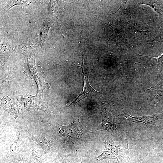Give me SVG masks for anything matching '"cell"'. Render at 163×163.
I'll return each mask as SVG.
<instances>
[{"instance_id":"8992f818","label":"cell","mask_w":163,"mask_h":163,"mask_svg":"<svg viewBox=\"0 0 163 163\" xmlns=\"http://www.w3.org/2000/svg\"><path fill=\"white\" fill-rule=\"evenodd\" d=\"M26 131L29 138L37 142L42 149L45 153L49 151L51 147V145L50 142L45 137L44 133L41 132L38 135L34 136L30 133L27 129Z\"/></svg>"},{"instance_id":"6da1fadb","label":"cell","mask_w":163,"mask_h":163,"mask_svg":"<svg viewBox=\"0 0 163 163\" xmlns=\"http://www.w3.org/2000/svg\"><path fill=\"white\" fill-rule=\"evenodd\" d=\"M105 147L102 153L96 158L99 161L104 159H116L118 163L123 161L129 162V153L127 140L115 142L110 136H107L104 139Z\"/></svg>"},{"instance_id":"e0dca14e","label":"cell","mask_w":163,"mask_h":163,"mask_svg":"<svg viewBox=\"0 0 163 163\" xmlns=\"http://www.w3.org/2000/svg\"></svg>"},{"instance_id":"7a4b0ae2","label":"cell","mask_w":163,"mask_h":163,"mask_svg":"<svg viewBox=\"0 0 163 163\" xmlns=\"http://www.w3.org/2000/svg\"><path fill=\"white\" fill-rule=\"evenodd\" d=\"M59 125L62 139L69 145L79 144L88 138L82 128L79 119L67 126Z\"/></svg>"},{"instance_id":"3957f363","label":"cell","mask_w":163,"mask_h":163,"mask_svg":"<svg viewBox=\"0 0 163 163\" xmlns=\"http://www.w3.org/2000/svg\"><path fill=\"white\" fill-rule=\"evenodd\" d=\"M102 117V122L94 131L99 129L107 130L110 134L114 136L116 134L118 136L121 134L116 126L115 118L109 110L105 108L100 111Z\"/></svg>"},{"instance_id":"2e32d148","label":"cell","mask_w":163,"mask_h":163,"mask_svg":"<svg viewBox=\"0 0 163 163\" xmlns=\"http://www.w3.org/2000/svg\"><path fill=\"white\" fill-rule=\"evenodd\" d=\"M76 163H82L81 158H79L78 160L77 161V162Z\"/></svg>"},{"instance_id":"9a60e30c","label":"cell","mask_w":163,"mask_h":163,"mask_svg":"<svg viewBox=\"0 0 163 163\" xmlns=\"http://www.w3.org/2000/svg\"><path fill=\"white\" fill-rule=\"evenodd\" d=\"M5 163H17L13 160L6 161Z\"/></svg>"},{"instance_id":"277c9868","label":"cell","mask_w":163,"mask_h":163,"mask_svg":"<svg viewBox=\"0 0 163 163\" xmlns=\"http://www.w3.org/2000/svg\"><path fill=\"white\" fill-rule=\"evenodd\" d=\"M121 115L125 123H130L134 122H140L145 123L147 127L148 124H150L159 128L156 125L155 121L159 119H163V113L151 116L134 117L123 113Z\"/></svg>"},{"instance_id":"9c48e42d","label":"cell","mask_w":163,"mask_h":163,"mask_svg":"<svg viewBox=\"0 0 163 163\" xmlns=\"http://www.w3.org/2000/svg\"><path fill=\"white\" fill-rule=\"evenodd\" d=\"M32 155L30 157L34 163H45L41 153L34 148L32 149Z\"/></svg>"},{"instance_id":"5bb4252c","label":"cell","mask_w":163,"mask_h":163,"mask_svg":"<svg viewBox=\"0 0 163 163\" xmlns=\"http://www.w3.org/2000/svg\"><path fill=\"white\" fill-rule=\"evenodd\" d=\"M53 163H70L65 159L63 158H58L56 159L53 161Z\"/></svg>"},{"instance_id":"8fae6325","label":"cell","mask_w":163,"mask_h":163,"mask_svg":"<svg viewBox=\"0 0 163 163\" xmlns=\"http://www.w3.org/2000/svg\"><path fill=\"white\" fill-rule=\"evenodd\" d=\"M139 56H144L147 57H150L155 59L158 62L157 68H158V77L157 79L159 78L160 76V73L162 70V68H163V52L162 54L161 55L158 56L157 57H153L151 56H143L139 54Z\"/></svg>"},{"instance_id":"ba28073f","label":"cell","mask_w":163,"mask_h":163,"mask_svg":"<svg viewBox=\"0 0 163 163\" xmlns=\"http://www.w3.org/2000/svg\"><path fill=\"white\" fill-rule=\"evenodd\" d=\"M50 24L45 23L39 32L37 34V37L39 41L41 43H43L48 35L49 28L51 27Z\"/></svg>"},{"instance_id":"7c38bea8","label":"cell","mask_w":163,"mask_h":163,"mask_svg":"<svg viewBox=\"0 0 163 163\" xmlns=\"http://www.w3.org/2000/svg\"><path fill=\"white\" fill-rule=\"evenodd\" d=\"M14 161L17 163H34L31 158L23 155H19L14 159Z\"/></svg>"},{"instance_id":"30bf717a","label":"cell","mask_w":163,"mask_h":163,"mask_svg":"<svg viewBox=\"0 0 163 163\" xmlns=\"http://www.w3.org/2000/svg\"><path fill=\"white\" fill-rule=\"evenodd\" d=\"M21 110V106H19L18 104H16L11 106L9 108L7 109V111L15 119L18 116Z\"/></svg>"},{"instance_id":"5b68a950","label":"cell","mask_w":163,"mask_h":163,"mask_svg":"<svg viewBox=\"0 0 163 163\" xmlns=\"http://www.w3.org/2000/svg\"><path fill=\"white\" fill-rule=\"evenodd\" d=\"M82 72L84 74V81L83 90L82 93L70 105L74 104V107L76 104L83 99L89 97L101 95L100 92L95 91L90 85L88 79V71L86 68L82 69Z\"/></svg>"},{"instance_id":"4fadbf2b","label":"cell","mask_w":163,"mask_h":163,"mask_svg":"<svg viewBox=\"0 0 163 163\" xmlns=\"http://www.w3.org/2000/svg\"><path fill=\"white\" fill-rule=\"evenodd\" d=\"M24 1H13L11 2L6 6L4 8L3 11H8V10L11 7L14 5L17 4L21 5L23 3L25 2Z\"/></svg>"},{"instance_id":"52a82bcc","label":"cell","mask_w":163,"mask_h":163,"mask_svg":"<svg viewBox=\"0 0 163 163\" xmlns=\"http://www.w3.org/2000/svg\"><path fill=\"white\" fill-rule=\"evenodd\" d=\"M20 133L18 129L14 135L11 142L9 150L6 156L13 153L17 149L20 142Z\"/></svg>"}]
</instances>
